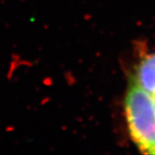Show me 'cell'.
Wrapping results in <instances>:
<instances>
[{
    "mask_svg": "<svg viewBox=\"0 0 155 155\" xmlns=\"http://www.w3.org/2000/svg\"><path fill=\"white\" fill-rule=\"evenodd\" d=\"M132 80L150 94L155 93V52L140 59L135 68Z\"/></svg>",
    "mask_w": 155,
    "mask_h": 155,
    "instance_id": "2",
    "label": "cell"
},
{
    "mask_svg": "<svg viewBox=\"0 0 155 155\" xmlns=\"http://www.w3.org/2000/svg\"><path fill=\"white\" fill-rule=\"evenodd\" d=\"M124 113L130 137L144 154L155 150V107L152 94L130 80L124 97Z\"/></svg>",
    "mask_w": 155,
    "mask_h": 155,
    "instance_id": "1",
    "label": "cell"
},
{
    "mask_svg": "<svg viewBox=\"0 0 155 155\" xmlns=\"http://www.w3.org/2000/svg\"><path fill=\"white\" fill-rule=\"evenodd\" d=\"M152 97H153V103H154V107H155V93L152 94Z\"/></svg>",
    "mask_w": 155,
    "mask_h": 155,
    "instance_id": "3",
    "label": "cell"
},
{
    "mask_svg": "<svg viewBox=\"0 0 155 155\" xmlns=\"http://www.w3.org/2000/svg\"><path fill=\"white\" fill-rule=\"evenodd\" d=\"M153 155H155V150H154V152H153Z\"/></svg>",
    "mask_w": 155,
    "mask_h": 155,
    "instance_id": "4",
    "label": "cell"
}]
</instances>
